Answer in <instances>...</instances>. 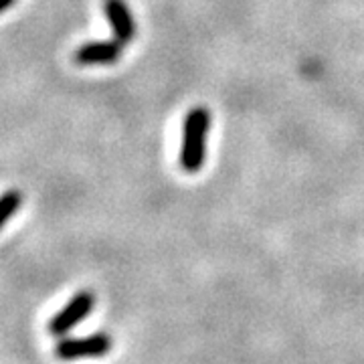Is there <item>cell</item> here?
<instances>
[{
	"instance_id": "obj_3",
	"label": "cell",
	"mask_w": 364,
	"mask_h": 364,
	"mask_svg": "<svg viewBox=\"0 0 364 364\" xmlns=\"http://www.w3.org/2000/svg\"><path fill=\"white\" fill-rule=\"evenodd\" d=\"M93 308H95V294L90 289H81L59 312L53 314V318L47 324L49 334L55 338H63L93 312Z\"/></svg>"
},
{
	"instance_id": "obj_6",
	"label": "cell",
	"mask_w": 364,
	"mask_h": 364,
	"mask_svg": "<svg viewBox=\"0 0 364 364\" xmlns=\"http://www.w3.org/2000/svg\"><path fill=\"white\" fill-rule=\"evenodd\" d=\"M21 203H23V195L18 191H6L4 195H0V229L13 219Z\"/></svg>"
},
{
	"instance_id": "obj_1",
	"label": "cell",
	"mask_w": 364,
	"mask_h": 364,
	"mask_svg": "<svg viewBox=\"0 0 364 364\" xmlns=\"http://www.w3.org/2000/svg\"><path fill=\"white\" fill-rule=\"evenodd\" d=\"M210 130V112L203 105L193 107L182 124L181 166L188 174H196L207 162V140Z\"/></svg>"
},
{
	"instance_id": "obj_7",
	"label": "cell",
	"mask_w": 364,
	"mask_h": 364,
	"mask_svg": "<svg viewBox=\"0 0 364 364\" xmlns=\"http://www.w3.org/2000/svg\"><path fill=\"white\" fill-rule=\"evenodd\" d=\"M16 0H0V13H4L6 9H11Z\"/></svg>"
},
{
	"instance_id": "obj_5",
	"label": "cell",
	"mask_w": 364,
	"mask_h": 364,
	"mask_svg": "<svg viewBox=\"0 0 364 364\" xmlns=\"http://www.w3.org/2000/svg\"><path fill=\"white\" fill-rule=\"evenodd\" d=\"M104 14L112 25L114 39L122 43L124 47L130 45L136 37V23L126 0H104Z\"/></svg>"
},
{
	"instance_id": "obj_2",
	"label": "cell",
	"mask_w": 364,
	"mask_h": 364,
	"mask_svg": "<svg viewBox=\"0 0 364 364\" xmlns=\"http://www.w3.org/2000/svg\"><path fill=\"white\" fill-rule=\"evenodd\" d=\"M114 338L107 332H95L90 336H63L55 344V356L63 363L83 360V358H102L112 352Z\"/></svg>"
},
{
	"instance_id": "obj_4",
	"label": "cell",
	"mask_w": 364,
	"mask_h": 364,
	"mask_svg": "<svg viewBox=\"0 0 364 364\" xmlns=\"http://www.w3.org/2000/svg\"><path fill=\"white\" fill-rule=\"evenodd\" d=\"M124 51V45L114 41H93L85 43L75 51V63L77 65H114L119 61Z\"/></svg>"
}]
</instances>
